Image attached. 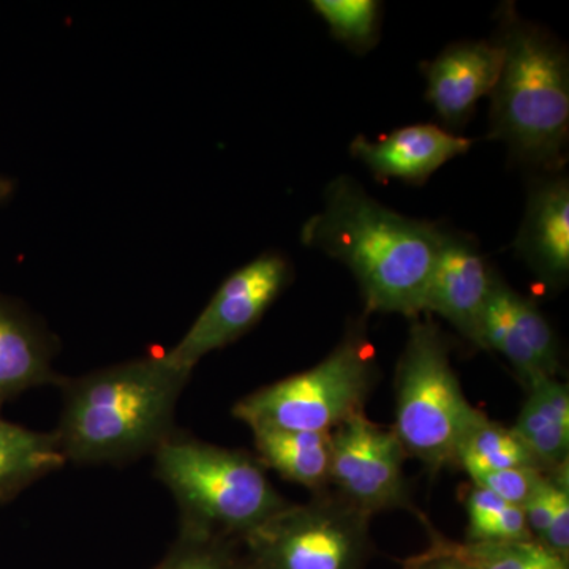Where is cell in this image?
<instances>
[{"instance_id": "26", "label": "cell", "mask_w": 569, "mask_h": 569, "mask_svg": "<svg viewBox=\"0 0 569 569\" xmlns=\"http://www.w3.org/2000/svg\"><path fill=\"white\" fill-rule=\"evenodd\" d=\"M11 193H13V182L0 176V203L9 200Z\"/></svg>"}, {"instance_id": "2", "label": "cell", "mask_w": 569, "mask_h": 569, "mask_svg": "<svg viewBox=\"0 0 569 569\" xmlns=\"http://www.w3.org/2000/svg\"><path fill=\"white\" fill-rule=\"evenodd\" d=\"M192 372L167 355L104 367L62 383L59 447L74 466H122L176 432V407Z\"/></svg>"}, {"instance_id": "12", "label": "cell", "mask_w": 569, "mask_h": 569, "mask_svg": "<svg viewBox=\"0 0 569 569\" xmlns=\"http://www.w3.org/2000/svg\"><path fill=\"white\" fill-rule=\"evenodd\" d=\"M501 61L503 54L497 41L477 40L449 44L427 62V100L441 121L462 127L473 116L479 100L496 88Z\"/></svg>"}, {"instance_id": "19", "label": "cell", "mask_w": 569, "mask_h": 569, "mask_svg": "<svg viewBox=\"0 0 569 569\" xmlns=\"http://www.w3.org/2000/svg\"><path fill=\"white\" fill-rule=\"evenodd\" d=\"M429 552L452 557L471 569H569L568 559L538 541L459 545L432 533Z\"/></svg>"}, {"instance_id": "21", "label": "cell", "mask_w": 569, "mask_h": 569, "mask_svg": "<svg viewBox=\"0 0 569 569\" xmlns=\"http://www.w3.org/2000/svg\"><path fill=\"white\" fill-rule=\"evenodd\" d=\"M320 14L337 40L356 52H367L380 36L381 6L373 0H313Z\"/></svg>"}, {"instance_id": "8", "label": "cell", "mask_w": 569, "mask_h": 569, "mask_svg": "<svg viewBox=\"0 0 569 569\" xmlns=\"http://www.w3.org/2000/svg\"><path fill=\"white\" fill-rule=\"evenodd\" d=\"M291 279L282 254L268 252L228 277L178 346L167 351L174 366L193 372L198 362L253 328Z\"/></svg>"}, {"instance_id": "4", "label": "cell", "mask_w": 569, "mask_h": 569, "mask_svg": "<svg viewBox=\"0 0 569 569\" xmlns=\"http://www.w3.org/2000/svg\"><path fill=\"white\" fill-rule=\"evenodd\" d=\"M153 475L179 507L181 527L241 541L290 505L257 456L176 430L153 451Z\"/></svg>"}, {"instance_id": "6", "label": "cell", "mask_w": 569, "mask_h": 569, "mask_svg": "<svg viewBox=\"0 0 569 569\" xmlns=\"http://www.w3.org/2000/svg\"><path fill=\"white\" fill-rule=\"evenodd\" d=\"M377 377L376 351L359 321L323 361L246 396L233 407V417L252 430L332 432L365 413Z\"/></svg>"}, {"instance_id": "24", "label": "cell", "mask_w": 569, "mask_h": 569, "mask_svg": "<svg viewBox=\"0 0 569 569\" xmlns=\"http://www.w3.org/2000/svg\"><path fill=\"white\" fill-rule=\"evenodd\" d=\"M552 552L563 559L569 556V485L568 466L561 468L553 497L552 515H550L548 531L541 541Z\"/></svg>"}, {"instance_id": "15", "label": "cell", "mask_w": 569, "mask_h": 569, "mask_svg": "<svg viewBox=\"0 0 569 569\" xmlns=\"http://www.w3.org/2000/svg\"><path fill=\"white\" fill-rule=\"evenodd\" d=\"M54 355V337L0 299V408L28 389L61 388L66 377L52 367Z\"/></svg>"}, {"instance_id": "22", "label": "cell", "mask_w": 569, "mask_h": 569, "mask_svg": "<svg viewBox=\"0 0 569 569\" xmlns=\"http://www.w3.org/2000/svg\"><path fill=\"white\" fill-rule=\"evenodd\" d=\"M241 548L236 539L179 530L173 549L156 569H250Z\"/></svg>"}, {"instance_id": "1", "label": "cell", "mask_w": 569, "mask_h": 569, "mask_svg": "<svg viewBox=\"0 0 569 569\" xmlns=\"http://www.w3.org/2000/svg\"><path fill=\"white\" fill-rule=\"evenodd\" d=\"M445 231L392 211L340 176L325 190L323 209L302 228V241L353 272L367 312L417 318L425 312Z\"/></svg>"}, {"instance_id": "10", "label": "cell", "mask_w": 569, "mask_h": 569, "mask_svg": "<svg viewBox=\"0 0 569 569\" xmlns=\"http://www.w3.org/2000/svg\"><path fill=\"white\" fill-rule=\"evenodd\" d=\"M481 348L496 350L529 389L559 370V346L549 321L529 299L493 276L481 326Z\"/></svg>"}, {"instance_id": "5", "label": "cell", "mask_w": 569, "mask_h": 569, "mask_svg": "<svg viewBox=\"0 0 569 569\" xmlns=\"http://www.w3.org/2000/svg\"><path fill=\"white\" fill-rule=\"evenodd\" d=\"M488 418L463 395L447 337L432 318L410 328L396 377L397 438L430 471L458 466L463 438Z\"/></svg>"}, {"instance_id": "16", "label": "cell", "mask_w": 569, "mask_h": 569, "mask_svg": "<svg viewBox=\"0 0 569 569\" xmlns=\"http://www.w3.org/2000/svg\"><path fill=\"white\" fill-rule=\"evenodd\" d=\"M257 458L266 470L313 493L325 492L331 485V432L306 430H252Z\"/></svg>"}, {"instance_id": "14", "label": "cell", "mask_w": 569, "mask_h": 569, "mask_svg": "<svg viewBox=\"0 0 569 569\" xmlns=\"http://www.w3.org/2000/svg\"><path fill=\"white\" fill-rule=\"evenodd\" d=\"M515 249L531 271L550 284L569 276V183L565 176L531 187Z\"/></svg>"}, {"instance_id": "7", "label": "cell", "mask_w": 569, "mask_h": 569, "mask_svg": "<svg viewBox=\"0 0 569 569\" xmlns=\"http://www.w3.org/2000/svg\"><path fill=\"white\" fill-rule=\"evenodd\" d=\"M370 519L325 490L266 520L242 539V548L250 569H365L372 553Z\"/></svg>"}, {"instance_id": "25", "label": "cell", "mask_w": 569, "mask_h": 569, "mask_svg": "<svg viewBox=\"0 0 569 569\" xmlns=\"http://www.w3.org/2000/svg\"><path fill=\"white\" fill-rule=\"evenodd\" d=\"M407 569H471L462 561L452 559V557L440 556V553H432L427 550L422 556L417 559H411L407 565Z\"/></svg>"}, {"instance_id": "20", "label": "cell", "mask_w": 569, "mask_h": 569, "mask_svg": "<svg viewBox=\"0 0 569 569\" xmlns=\"http://www.w3.org/2000/svg\"><path fill=\"white\" fill-rule=\"evenodd\" d=\"M458 463L468 475L508 468H545L511 427L482 419L463 438L458 451ZM549 471V470H548Z\"/></svg>"}, {"instance_id": "11", "label": "cell", "mask_w": 569, "mask_h": 569, "mask_svg": "<svg viewBox=\"0 0 569 569\" xmlns=\"http://www.w3.org/2000/svg\"><path fill=\"white\" fill-rule=\"evenodd\" d=\"M493 276L473 242L445 231L427 284L425 312L445 318L458 329L459 335L481 347L482 317Z\"/></svg>"}, {"instance_id": "18", "label": "cell", "mask_w": 569, "mask_h": 569, "mask_svg": "<svg viewBox=\"0 0 569 569\" xmlns=\"http://www.w3.org/2000/svg\"><path fill=\"white\" fill-rule=\"evenodd\" d=\"M66 463L54 432H36L0 418V503Z\"/></svg>"}, {"instance_id": "3", "label": "cell", "mask_w": 569, "mask_h": 569, "mask_svg": "<svg viewBox=\"0 0 569 569\" xmlns=\"http://www.w3.org/2000/svg\"><path fill=\"white\" fill-rule=\"evenodd\" d=\"M496 41L503 61L490 93V137L520 163L557 173L569 133L567 50L512 6L501 7Z\"/></svg>"}, {"instance_id": "17", "label": "cell", "mask_w": 569, "mask_h": 569, "mask_svg": "<svg viewBox=\"0 0 569 569\" xmlns=\"http://www.w3.org/2000/svg\"><path fill=\"white\" fill-rule=\"evenodd\" d=\"M529 447L545 470L568 466L569 389L567 385L546 378L529 389V397L511 427Z\"/></svg>"}, {"instance_id": "23", "label": "cell", "mask_w": 569, "mask_h": 569, "mask_svg": "<svg viewBox=\"0 0 569 569\" xmlns=\"http://www.w3.org/2000/svg\"><path fill=\"white\" fill-rule=\"evenodd\" d=\"M548 473V470H541V468L522 467L482 471V473H471L468 477L471 478L475 486L490 490L508 505L523 508Z\"/></svg>"}, {"instance_id": "9", "label": "cell", "mask_w": 569, "mask_h": 569, "mask_svg": "<svg viewBox=\"0 0 569 569\" xmlns=\"http://www.w3.org/2000/svg\"><path fill=\"white\" fill-rule=\"evenodd\" d=\"M406 449L395 430L355 415L331 432V473L337 493L370 516L413 509L403 462Z\"/></svg>"}, {"instance_id": "13", "label": "cell", "mask_w": 569, "mask_h": 569, "mask_svg": "<svg viewBox=\"0 0 569 569\" xmlns=\"http://www.w3.org/2000/svg\"><path fill=\"white\" fill-rule=\"evenodd\" d=\"M473 141L432 123L403 127L380 138L367 140L359 134L350 144L355 159L365 163L381 181L399 179L407 183H425L455 157L468 152Z\"/></svg>"}]
</instances>
